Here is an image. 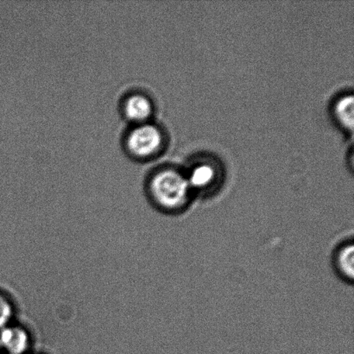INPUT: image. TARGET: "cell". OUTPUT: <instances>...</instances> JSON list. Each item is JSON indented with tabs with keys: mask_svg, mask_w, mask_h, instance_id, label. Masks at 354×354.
I'll return each mask as SVG.
<instances>
[{
	"mask_svg": "<svg viewBox=\"0 0 354 354\" xmlns=\"http://www.w3.org/2000/svg\"><path fill=\"white\" fill-rule=\"evenodd\" d=\"M149 191L156 205L169 213L185 210L192 199L187 177L172 168L155 172L149 183Z\"/></svg>",
	"mask_w": 354,
	"mask_h": 354,
	"instance_id": "6da1fadb",
	"label": "cell"
},
{
	"mask_svg": "<svg viewBox=\"0 0 354 354\" xmlns=\"http://www.w3.org/2000/svg\"><path fill=\"white\" fill-rule=\"evenodd\" d=\"M165 135L160 128L150 122L134 124L126 136L128 153L135 159H150L162 151Z\"/></svg>",
	"mask_w": 354,
	"mask_h": 354,
	"instance_id": "7a4b0ae2",
	"label": "cell"
},
{
	"mask_svg": "<svg viewBox=\"0 0 354 354\" xmlns=\"http://www.w3.org/2000/svg\"><path fill=\"white\" fill-rule=\"evenodd\" d=\"M122 111L126 119L131 123H147L153 114V102L145 93L133 92L124 98Z\"/></svg>",
	"mask_w": 354,
	"mask_h": 354,
	"instance_id": "3957f363",
	"label": "cell"
},
{
	"mask_svg": "<svg viewBox=\"0 0 354 354\" xmlns=\"http://www.w3.org/2000/svg\"><path fill=\"white\" fill-rule=\"evenodd\" d=\"M187 178L192 192L209 194L216 186L218 171L211 162H203L194 166Z\"/></svg>",
	"mask_w": 354,
	"mask_h": 354,
	"instance_id": "277c9868",
	"label": "cell"
},
{
	"mask_svg": "<svg viewBox=\"0 0 354 354\" xmlns=\"http://www.w3.org/2000/svg\"><path fill=\"white\" fill-rule=\"evenodd\" d=\"M332 265L337 276L348 283H353L354 277V246L353 241H342L335 249Z\"/></svg>",
	"mask_w": 354,
	"mask_h": 354,
	"instance_id": "5b68a950",
	"label": "cell"
},
{
	"mask_svg": "<svg viewBox=\"0 0 354 354\" xmlns=\"http://www.w3.org/2000/svg\"><path fill=\"white\" fill-rule=\"evenodd\" d=\"M0 348L7 354H26L30 348L28 333L20 327H6L0 330Z\"/></svg>",
	"mask_w": 354,
	"mask_h": 354,
	"instance_id": "8992f818",
	"label": "cell"
},
{
	"mask_svg": "<svg viewBox=\"0 0 354 354\" xmlns=\"http://www.w3.org/2000/svg\"><path fill=\"white\" fill-rule=\"evenodd\" d=\"M353 96L345 95L337 100L335 106V116L345 129L353 131Z\"/></svg>",
	"mask_w": 354,
	"mask_h": 354,
	"instance_id": "52a82bcc",
	"label": "cell"
},
{
	"mask_svg": "<svg viewBox=\"0 0 354 354\" xmlns=\"http://www.w3.org/2000/svg\"><path fill=\"white\" fill-rule=\"evenodd\" d=\"M13 315L12 304L6 297L0 295V330L7 327Z\"/></svg>",
	"mask_w": 354,
	"mask_h": 354,
	"instance_id": "ba28073f",
	"label": "cell"
},
{
	"mask_svg": "<svg viewBox=\"0 0 354 354\" xmlns=\"http://www.w3.org/2000/svg\"><path fill=\"white\" fill-rule=\"evenodd\" d=\"M0 353H1V348H0Z\"/></svg>",
	"mask_w": 354,
	"mask_h": 354,
	"instance_id": "9c48e42d",
	"label": "cell"
}]
</instances>
